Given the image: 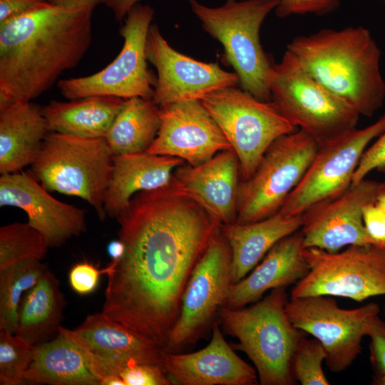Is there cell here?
<instances>
[{
	"instance_id": "cell-1",
	"label": "cell",
	"mask_w": 385,
	"mask_h": 385,
	"mask_svg": "<svg viewBox=\"0 0 385 385\" xmlns=\"http://www.w3.org/2000/svg\"><path fill=\"white\" fill-rule=\"evenodd\" d=\"M117 220L125 253L107 274L102 312L166 347L192 270L222 225L173 179L136 193Z\"/></svg>"
},
{
	"instance_id": "cell-2",
	"label": "cell",
	"mask_w": 385,
	"mask_h": 385,
	"mask_svg": "<svg viewBox=\"0 0 385 385\" xmlns=\"http://www.w3.org/2000/svg\"><path fill=\"white\" fill-rule=\"evenodd\" d=\"M92 12L47 1L0 24V110L39 97L77 66L91 44Z\"/></svg>"
},
{
	"instance_id": "cell-3",
	"label": "cell",
	"mask_w": 385,
	"mask_h": 385,
	"mask_svg": "<svg viewBox=\"0 0 385 385\" xmlns=\"http://www.w3.org/2000/svg\"><path fill=\"white\" fill-rule=\"evenodd\" d=\"M286 51L312 78L360 115L371 117L383 106L381 53L366 28L322 29L294 37Z\"/></svg>"
},
{
	"instance_id": "cell-4",
	"label": "cell",
	"mask_w": 385,
	"mask_h": 385,
	"mask_svg": "<svg viewBox=\"0 0 385 385\" xmlns=\"http://www.w3.org/2000/svg\"><path fill=\"white\" fill-rule=\"evenodd\" d=\"M287 287L271 292L248 307H221L217 312L224 331L235 337L236 349L253 363L261 385H292L295 349L306 333L296 328L286 311Z\"/></svg>"
},
{
	"instance_id": "cell-5",
	"label": "cell",
	"mask_w": 385,
	"mask_h": 385,
	"mask_svg": "<svg viewBox=\"0 0 385 385\" xmlns=\"http://www.w3.org/2000/svg\"><path fill=\"white\" fill-rule=\"evenodd\" d=\"M188 1L204 30L222 43L225 61L233 68L242 89L259 100L271 101L274 64L261 45L260 31L279 0H226L217 7Z\"/></svg>"
},
{
	"instance_id": "cell-6",
	"label": "cell",
	"mask_w": 385,
	"mask_h": 385,
	"mask_svg": "<svg viewBox=\"0 0 385 385\" xmlns=\"http://www.w3.org/2000/svg\"><path fill=\"white\" fill-rule=\"evenodd\" d=\"M113 156L104 138L48 132L31 173L47 190L85 200L103 221L106 217L103 198Z\"/></svg>"
},
{
	"instance_id": "cell-7",
	"label": "cell",
	"mask_w": 385,
	"mask_h": 385,
	"mask_svg": "<svg viewBox=\"0 0 385 385\" xmlns=\"http://www.w3.org/2000/svg\"><path fill=\"white\" fill-rule=\"evenodd\" d=\"M271 101L319 145L356 128L361 116L312 78L286 51L270 77Z\"/></svg>"
},
{
	"instance_id": "cell-8",
	"label": "cell",
	"mask_w": 385,
	"mask_h": 385,
	"mask_svg": "<svg viewBox=\"0 0 385 385\" xmlns=\"http://www.w3.org/2000/svg\"><path fill=\"white\" fill-rule=\"evenodd\" d=\"M235 153L242 180L249 178L271 144L296 128L272 101L230 86L201 100Z\"/></svg>"
},
{
	"instance_id": "cell-9",
	"label": "cell",
	"mask_w": 385,
	"mask_h": 385,
	"mask_svg": "<svg viewBox=\"0 0 385 385\" xmlns=\"http://www.w3.org/2000/svg\"><path fill=\"white\" fill-rule=\"evenodd\" d=\"M318 148V143L300 129L274 140L252 175L238 184L235 223L252 222L277 212L302 180Z\"/></svg>"
},
{
	"instance_id": "cell-10",
	"label": "cell",
	"mask_w": 385,
	"mask_h": 385,
	"mask_svg": "<svg viewBox=\"0 0 385 385\" xmlns=\"http://www.w3.org/2000/svg\"><path fill=\"white\" fill-rule=\"evenodd\" d=\"M153 16L148 5L133 6L119 30L123 45L115 59L91 75L59 80L61 94L68 100L97 96L153 98L155 78L148 68L145 49Z\"/></svg>"
},
{
	"instance_id": "cell-11",
	"label": "cell",
	"mask_w": 385,
	"mask_h": 385,
	"mask_svg": "<svg viewBox=\"0 0 385 385\" xmlns=\"http://www.w3.org/2000/svg\"><path fill=\"white\" fill-rule=\"evenodd\" d=\"M303 256L309 270L290 298L326 295L361 302L385 295V247L351 245L335 252L308 247Z\"/></svg>"
},
{
	"instance_id": "cell-12",
	"label": "cell",
	"mask_w": 385,
	"mask_h": 385,
	"mask_svg": "<svg viewBox=\"0 0 385 385\" xmlns=\"http://www.w3.org/2000/svg\"><path fill=\"white\" fill-rule=\"evenodd\" d=\"M286 311L296 328L322 344L328 369L339 373L361 354L362 339L379 317L380 308L371 302L355 309H343L333 297L314 295L290 298Z\"/></svg>"
},
{
	"instance_id": "cell-13",
	"label": "cell",
	"mask_w": 385,
	"mask_h": 385,
	"mask_svg": "<svg viewBox=\"0 0 385 385\" xmlns=\"http://www.w3.org/2000/svg\"><path fill=\"white\" fill-rule=\"evenodd\" d=\"M384 132L385 113L365 128H356L319 145L302 180L279 211L288 216L302 215L314 204L346 190L364 151Z\"/></svg>"
},
{
	"instance_id": "cell-14",
	"label": "cell",
	"mask_w": 385,
	"mask_h": 385,
	"mask_svg": "<svg viewBox=\"0 0 385 385\" xmlns=\"http://www.w3.org/2000/svg\"><path fill=\"white\" fill-rule=\"evenodd\" d=\"M222 227V226H221ZM232 256L220 230L194 267L185 287L180 314L166 343L175 352L196 342L224 305L232 284Z\"/></svg>"
},
{
	"instance_id": "cell-15",
	"label": "cell",
	"mask_w": 385,
	"mask_h": 385,
	"mask_svg": "<svg viewBox=\"0 0 385 385\" xmlns=\"http://www.w3.org/2000/svg\"><path fill=\"white\" fill-rule=\"evenodd\" d=\"M381 183L364 178L309 207L299 229L304 247L335 252L351 245H376L366 231L363 210L376 202Z\"/></svg>"
},
{
	"instance_id": "cell-16",
	"label": "cell",
	"mask_w": 385,
	"mask_h": 385,
	"mask_svg": "<svg viewBox=\"0 0 385 385\" xmlns=\"http://www.w3.org/2000/svg\"><path fill=\"white\" fill-rule=\"evenodd\" d=\"M84 350L91 369L101 381L134 364L163 365L168 353L165 345L145 338L111 319L103 312L89 314L75 329L59 332Z\"/></svg>"
},
{
	"instance_id": "cell-17",
	"label": "cell",
	"mask_w": 385,
	"mask_h": 385,
	"mask_svg": "<svg viewBox=\"0 0 385 385\" xmlns=\"http://www.w3.org/2000/svg\"><path fill=\"white\" fill-rule=\"evenodd\" d=\"M146 57L157 71L153 100L162 107L175 102L201 100L221 88L239 84L237 74L217 63H205L184 55L170 46L158 26L150 27Z\"/></svg>"
},
{
	"instance_id": "cell-18",
	"label": "cell",
	"mask_w": 385,
	"mask_h": 385,
	"mask_svg": "<svg viewBox=\"0 0 385 385\" xmlns=\"http://www.w3.org/2000/svg\"><path fill=\"white\" fill-rule=\"evenodd\" d=\"M160 109V126L147 153L202 164L231 145L200 100L170 103Z\"/></svg>"
},
{
	"instance_id": "cell-19",
	"label": "cell",
	"mask_w": 385,
	"mask_h": 385,
	"mask_svg": "<svg viewBox=\"0 0 385 385\" xmlns=\"http://www.w3.org/2000/svg\"><path fill=\"white\" fill-rule=\"evenodd\" d=\"M31 171L0 177V206L24 210L28 222L39 231L49 247H58L86 230V211L53 197Z\"/></svg>"
},
{
	"instance_id": "cell-20",
	"label": "cell",
	"mask_w": 385,
	"mask_h": 385,
	"mask_svg": "<svg viewBox=\"0 0 385 385\" xmlns=\"http://www.w3.org/2000/svg\"><path fill=\"white\" fill-rule=\"evenodd\" d=\"M164 368L175 385H255L258 376L225 339L217 322L203 349L189 353L168 352Z\"/></svg>"
},
{
	"instance_id": "cell-21",
	"label": "cell",
	"mask_w": 385,
	"mask_h": 385,
	"mask_svg": "<svg viewBox=\"0 0 385 385\" xmlns=\"http://www.w3.org/2000/svg\"><path fill=\"white\" fill-rule=\"evenodd\" d=\"M239 172L235 153L227 150L197 165H180L173 180L222 225H230L236 221Z\"/></svg>"
},
{
	"instance_id": "cell-22",
	"label": "cell",
	"mask_w": 385,
	"mask_h": 385,
	"mask_svg": "<svg viewBox=\"0 0 385 385\" xmlns=\"http://www.w3.org/2000/svg\"><path fill=\"white\" fill-rule=\"evenodd\" d=\"M304 248L300 230L279 240L248 274L230 285L222 307H243L269 290L297 283L309 270Z\"/></svg>"
},
{
	"instance_id": "cell-23",
	"label": "cell",
	"mask_w": 385,
	"mask_h": 385,
	"mask_svg": "<svg viewBox=\"0 0 385 385\" xmlns=\"http://www.w3.org/2000/svg\"><path fill=\"white\" fill-rule=\"evenodd\" d=\"M182 159L147 152L113 155L110 180L105 192L106 217L118 218L138 192L170 184Z\"/></svg>"
},
{
	"instance_id": "cell-24",
	"label": "cell",
	"mask_w": 385,
	"mask_h": 385,
	"mask_svg": "<svg viewBox=\"0 0 385 385\" xmlns=\"http://www.w3.org/2000/svg\"><path fill=\"white\" fill-rule=\"evenodd\" d=\"M43 107L31 101L0 110V173L33 165L48 133Z\"/></svg>"
},
{
	"instance_id": "cell-25",
	"label": "cell",
	"mask_w": 385,
	"mask_h": 385,
	"mask_svg": "<svg viewBox=\"0 0 385 385\" xmlns=\"http://www.w3.org/2000/svg\"><path fill=\"white\" fill-rule=\"evenodd\" d=\"M302 224V215L288 216L278 211L258 221L222 225L231 251L232 284L248 274L277 242L299 230Z\"/></svg>"
},
{
	"instance_id": "cell-26",
	"label": "cell",
	"mask_w": 385,
	"mask_h": 385,
	"mask_svg": "<svg viewBox=\"0 0 385 385\" xmlns=\"http://www.w3.org/2000/svg\"><path fill=\"white\" fill-rule=\"evenodd\" d=\"M25 384L100 385L82 347L63 333L35 346Z\"/></svg>"
},
{
	"instance_id": "cell-27",
	"label": "cell",
	"mask_w": 385,
	"mask_h": 385,
	"mask_svg": "<svg viewBox=\"0 0 385 385\" xmlns=\"http://www.w3.org/2000/svg\"><path fill=\"white\" fill-rule=\"evenodd\" d=\"M125 99L89 96L69 101H52L43 107L49 132L84 138L106 137Z\"/></svg>"
},
{
	"instance_id": "cell-28",
	"label": "cell",
	"mask_w": 385,
	"mask_h": 385,
	"mask_svg": "<svg viewBox=\"0 0 385 385\" xmlns=\"http://www.w3.org/2000/svg\"><path fill=\"white\" fill-rule=\"evenodd\" d=\"M66 301L55 274L48 269L20 302L15 334L34 346L58 334Z\"/></svg>"
},
{
	"instance_id": "cell-29",
	"label": "cell",
	"mask_w": 385,
	"mask_h": 385,
	"mask_svg": "<svg viewBox=\"0 0 385 385\" xmlns=\"http://www.w3.org/2000/svg\"><path fill=\"white\" fill-rule=\"evenodd\" d=\"M160 109L153 98L125 99L105 140L113 155L146 152L160 126Z\"/></svg>"
},
{
	"instance_id": "cell-30",
	"label": "cell",
	"mask_w": 385,
	"mask_h": 385,
	"mask_svg": "<svg viewBox=\"0 0 385 385\" xmlns=\"http://www.w3.org/2000/svg\"><path fill=\"white\" fill-rule=\"evenodd\" d=\"M47 270L41 261L27 260L0 270V330L15 334L21 299Z\"/></svg>"
},
{
	"instance_id": "cell-31",
	"label": "cell",
	"mask_w": 385,
	"mask_h": 385,
	"mask_svg": "<svg viewBox=\"0 0 385 385\" xmlns=\"http://www.w3.org/2000/svg\"><path fill=\"white\" fill-rule=\"evenodd\" d=\"M48 248L43 235L29 222L3 225L0 227V270L24 261H41Z\"/></svg>"
},
{
	"instance_id": "cell-32",
	"label": "cell",
	"mask_w": 385,
	"mask_h": 385,
	"mask_svg": "<svg viewBox=\"0 0 385 385\" xmlns=\"http://www.w3.org/2000/svg\"><path fill=\"white\" fill-rule=\"evenodd\" d=\"M35 346L19 337L0 330V384H25V374L29 367Z\"/></svg>"
},
{
	"instance_id": "cell-33",
	"label": "cell",
	"mask_w": 385,
	"mask_h": 385,
	"mask_svg": "<svg viewBox=\"0 0 385 385\" xmlns=\"http://www.w3.org/2000/svg\"><path fill=\"white\" fill-rule=\"evenodd\" d=\"M326 358V351L317 339L304 337L292 361V371L296 381L302 385H329L330 383L322 368Z\"/></svg>"
},
{
	"instance_id": "cell-34",
	"label": "cell",
	"mask_w": 385,
	"mask_h": 385,
	"mask_svg": "<svg viewBox=\"0 0 385 385\" xmlns=\"http://www.w3.org/2000/svg\"><path fill=\"white\" fill-rule=\"evenodd\" d=\"M111 262L106 267L98 269L94 265L82 262L73 265L68 274L69 284L76 293L86 295L97 288L102 274H108L115 267Z\"/></svg>"
},
{
	"instance_id": "cell-35",
	"label": "cell",
	"mask_w": 385,
	"mask_h": 385,
	"mask_svg": "<svg viewBox=\"0 0 385 385\" xmlns=\"http://www.w3.org/2000/svg\"><path fill=\"white\" fill-rule=\"evenodd\" d=\"M120 377L125 385H171L164 366L158 364H134L124 368Z\"/></svg>"
},
{
	"instance_id": "cell-36",
	"label": "cell",
	"mask_w": 385,
	"mask_h": 385,
	"mask_svg": "<svg viewBox=\"0 0 385 385\" xmlns=\"http://www.w3.org/2000/svg\"><path fill=\"white\" fill-rule=\"evenodd\" d=\"M341 0H279L275 14L279 18L292 15L324 16L336 11Z\"/></svg>"
},
{
	"instance_id": "cell-37",
	"label": "cell",
	"mask_w": 385,
	"mask_h": 385,
	"mask_svg": "<svg viewBox=\"0 0 385 385\" xmlns=\"http://www.w3.org/2000/svg\"><path fill=\"white\" fill-rule=\"evenodd\" d=\"M374 170L385 172V132L364 151L353 176L351 185L366 178Z\"/></svg>"
},
{
	"instance_id": "cell-38",
	"label": "cell",
	"mask_w": 385,
	"mask_h": 385,
	"mask_svg": "<svg viewBox=\"0 0 385 385\" xmlns=\"http://www.w3.org/2000/svg\"><path fill=\"white\" fill-rule=\"evenodd\" d=\"M368 336L370 338V359L376 375L385 374V322L379 317Z\"/></svg>"
},
{
	"instance_id": "cell-39",
	"label": "cell",
	"mask_w": 385,
	"mask_h": 385,
	"mask_svg": "<svg viewBox=\"0 0 385 385\" xmlns=\"http://www.w3.org/2000/svg\"><path fill=\"white\" fill-rule=\"evenodd\" d=\"M363 222L367 234L374 242L385 247V215L376 202L364 207Z\"/></svg>"
},
{
	"instance_id": "cell-40",
	"label": "cell",
	"mask_w": 385,
	"mask_h": 385,
	"mask_svg": "<svg viewBox=\"0 0 385 385\" xmlns=\"http://www.w3.org/2000/svg\"><path fill=\"white\" fill-rule=\"evenodd\" d=\"M46 0H0V24L31 12Z\"/></svg>"
},
{
	"instance_id": "cell-41",
	"label": "cell",
	"mask_w": 385,
	"mask_h": 385,
	"mask_svg": "<svg viewBox=\"0 0 385 385\" xmlns=\"http://www.w3.org/2000/svg\"><path fill=\"white\" fill-rule=\"evenodd\" d=\"M48 2L75 11H92L108 0H46Z\"/></svg>"
},
{
	"instance_id": "cell-42",
	"label": "cell",
	"mask_w": 385,
	"mask_h": 385,
	"mask_svg": "<svg viewBox=\"0 0 385 385\" xmlns=\"http://www.w3.org/2000/svg\"><path fill=\"white\" fill-rule=\"evenodd\" d=\"M139 0H108L106 4L113 11L115 19L120 21Z\"/></svg>"
},
{
	"instance_id": "cell-43",
	"label": "cell",
	"mask_w": 385,
	"mask_h": 385,
	"mask_svg": "<svg viewBox=\"0 0 385 385\" xmlns=\"http://www.w3.org/2000/svg\"><path fill=\"white\" fill-rule=\"evenodd\" d=\"M107 252L112 262H118L125 253V245L119 239L113 240L108 245Z\"/></svg>"
},
{
	"instance_id": "cell-44",
	"label": "cell",
	"mask_w": 385,
	"mask_h": 385,
	"mask_svg": "<svg viewBox=\"0 0 385 385\" xmlns=\"http://www.w3.org/2000/svg\"><path fill=\"white\" fill-rule=\"evenodd\" d=\"M375 202L385 215V182L381 183Z\"/></svg>"
},
{
	"instance_id": "cell-45",
	"label": "cell",
	"mask_w": 385,
	"mask_h": 385,
	"mask_svg": "<svg viewBox=\"0 0 385 385\" xmlns=\"http://www.w3.org/2000/svg\"><path fill=\"white\" fill-rule=\"evenodd\" d=\"M374 382L375 384L385 385V374L376 375Z\"/></svg>"
},
{
	"instance_id": "cell-46",
	"label": "cell",
	"mask_w": 385,
	"mask_h": 385,
	"mask_svg": "<svg viewBox=\"0 0 385 385\" xmlns=\"http://www.w3.org/2000/svg\"><path fill=\"white\" fill-rule=\"evenodd\" d=\"M383 1V3L385 4V0H381Z\"/></svg>"
},
{
	"instance_id": "cell-47",
	"label": "cell",
	"mask_w": 385,
	"mask_h": 385,
	"mask_svg": "<svg viewBox=\"0 0 385 385\" xmlns=\"http://www.w3.org/2000/svg\"><path fill=\"white\" fill-rule=\"evenodd\" d=\"M384 315H385V304H384Z\"/></svg>"
}]
</instances>
